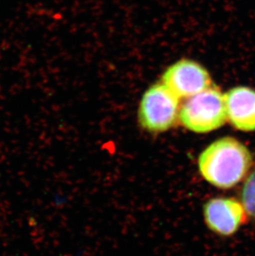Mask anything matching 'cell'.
I'll list each match as a JSON object with an SVG mask.
<instances>
[{
    "instance_id": "6da1fadb",
    "label": "cell",
    "mask_w": 255,
    "mask_h": 256,
    "mask_svg": "<svg viewBox=\"0 0 255 256\" xmlns=\"http://www.w3.org/2000/svg\"><path fill=\"white\" fill-rule=\"evenodd\" d=\"M253 162L250 151L232 137L212 142L200 154L198 168L206 181L228 189L236 186L248 174Z\"/></svg>"
},
{
    "instance_id": "7a4b0ae2",
    "label": "cell",
    "mask_w": 255,
    "mask_h": 256,
    "mask_svg": "<svg viewBox=\"0 0 255 256\" xmlns=\"http://www.w3.org/2000/svg\"><path fill=\"white\" fill-rule=\"evenodd\" d=\"M179 120L188 130L206 134L216 130L227 121L224 94L217 86L188 97L180 106Z\"/></svg>"
},
{
    "instance_id": "3957f363",
    "label": "cell",
    "mask_w": 255,
    "mask_h": 256,
    "mask_svg": "<svg viewBox=\"0 0 255 256\" xmlns=\"http://www.w3.org/2000/svg\"><path fill=\"white\" fill-rule=\"evenodd\" d=\"M180 98L164 85L155 83L142 94L138 112L145 130L162 133L174 127L179 118Z\"/></svg>"
},
{
    "instance_id": "277c9868",
    "label": "cell",
    "mask_w": 255,
    "mask_h": 256,
    "mask_svg": "<svg viewBox=\"0 0 255 256\" xmlns=\"http://www.w3.org/2000/svg\"><path fill=\"white\" fill-rule=\"evenodd\" d=\"M161 82L180 99L192 96L214 84L208 70L190 59H180L170 66L162 74Z\"/></svg>"
},
{
    "instance_id": "5b68a950",
    "label": "cell",
    "mask_w": 255,
    "mask_h": 256,
    "mask_svg": "<svg viewBox=\"0 0 255 256\" xmlns=\"http://www.w3.org/2000/svg\"><path fill=\"white\" fill-rule=\"evenodd\" d=\"M246 209L242 202L230 198L210 199L203 206V215L207 226L212 232L230 236L246 222Z\"/></svg>"
},
{
    "instance_id": "8992f818",
    "label": "cell",
    "mask_w": 255,
    "mask_h": 256,
    "mask_svg": "<svg viewBox=\"0 0 255 256\" xmlns=\"http://www.w3.org/2000/svg\"><path fill=\"white\" fill-rule=\"evenodd\" d=\"M227 120L238 130L255 131V90L236 86L224 94Z\"/></svg>"
},
{
    "instance_id": "52a82bcc",
    "label": "cell",
    "mask_w": 255,
    "mask_h": 256,
    "mask_svg": "<svg viewBox=\"0 0 255 256\" xmlns=\"http://www.w3.org/2000/svg\"><path fill=\"white\" fill-rule=\"evenodd\" d=\"M241 200L246 213L255 219V170L248 175L244 184Z\"/></svg>"
}]
</instances>
